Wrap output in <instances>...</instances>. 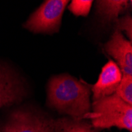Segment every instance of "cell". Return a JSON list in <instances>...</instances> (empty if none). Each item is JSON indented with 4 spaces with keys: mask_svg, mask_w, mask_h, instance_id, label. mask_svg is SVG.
<instances>
[{
    "mask_svg": "<svg viewBox=\"0 0 132 132\" xmlns=\"http://www.w3.org/2000/svg\"><path fill=\"white\" fill-rule=\"evenodd\" d=\"M89 84L64 74L52 77L47 85V104L61 114L86 119L91 111Z\"/></svg>",
    "mask_w": 132,
    "mask_h": 132,
    "instance_id": "obj_1",
    "label": "cell"
},
{
    "mask_svg": "<svg viewBox=\"0 0 132 132\" xmlns=\"http://www.w3.org/2000/svg\"><path fill=\"white\" fill-rule=\"evenodd\" d=\"M86 119H90L92 126L99 130L116 127L132 131V106L114 93L93 101L92 110Z\"/></svg>",
    "mask_w": 132,
    "mask_h": 132,
    "instance_id": "obj_2",
    "label": "cell"
},
{
    "mask_svg": "<svg viewBox=\"0 0 132 132\" xmlns=\"http://www.w3.org/2000/svg\"><path fill=\"white\" fill-rule=\"evenodd\" d=\"M69 1L47 0L30 15L24 27L34 33H55L60 28L63 14Z\"/></svg>",
    "mask_w": 132,
    "mask_h": 132,
    "instance_id": "obj_3",
    "label": "cell"
},
{
    "mask_svg": "<svg viewBox=\"0 0 132 132\" xmlns=\"http://www.w3.org/2000/svg\"><path fill=\"white\" fill-rule=\"evenodd\" d=\"M55 119L27 109L12 112L0 127V132H54Z\"/></svg>",
    "mask_w": 132,
    "mask_h": 132,
    "instance_id": "obj_4",
    "label": "cell"
},
{
    "mask_svg": "<svg viewBox=\"0 0 132 132\" xmlns=\"http://www.w3.org/2000/svg\"><path fill=\"white\" fill-rule=\"evenodd\" d=\"M104 50L120 69L123 75H132V44L117 29L104 44Z\"/></svg>",
    "mask_w": 132,
    "mask_h": 132,
    "instance_id": "obj_5",
    "label": "cell"
},
{
    "mask_svg": "<svg viewBox=\"0 0 132 132\" xmlns=\"http://www.w3.org/2000/svg\"><path fill=\"white\" fill-rule=\"evenodd\" d=\"M123 74L118 65L109 60L101 69L98 80L94 85H89L93 93V101L114 94L120 83Z\"/></svg>",
    "mask_w": 132,
    "mask_h": 132,
    "instance_id": "obj_6",
    "label": "cell"
},
{
    "mask_svg": "<svg viewBox=\"0 0 132 132\" xmlns=\"http://www.w3.org/2000/svg\"><path fill=\"white\" fill-rule=\"evenodd\" d=\"M23 96L24 89L19 80L0 65V109L20 101Z\"/></svg>",
    "mask_w": 132,
    "mask_h": 132,
    "instance_id": "obj_7",
    "label": "cell"
},
{
    "mask_svg": "<svg viewBox=\"0 0 132 132\" xmlns=\"http://www.w3.org/2000/svg\"><path fill=\"white\" fill-rule=\"evenodd\" d=\"M131 1H97V13L102 20L105 22L116 21L119 18V15L125 11L130 10Z\"/></svg>",
    "mask_w": 132,
    "mask_h": 132,
    "instance_id": "obj_8",
    "label": "cell"
},
{
    "mask_svg": "<svg viewBox=\"0 0 132 132\" xmlns=\"http://www.w3.org/2000/svg\"><path fill=\"white\" fill-rule=\"evenodd\" d=\"M86 119L63 117L55 119L54 132H99Z\"/></svg>",
    "mask_w": 132,
    "mask_h": 132,
    "instance_id": "obj_9",
    "label": "cell"
},
{
    "mask_svg": "<svg viewBox=\"0 0 132 132\" xmlns=\"http://www.w3.org/2000/svg\"><path fill=\"white\" fill-rule=\"evenodd\" d=\"M115 93L124 102L132 105V75H123Z\"/></svg>",
    "mask_w": 132,
    "mask_h": 132,
    "instance_id": "obj_10",
    "label": "cell"
},
{
    "mask_svg": "<svg viewBox=\"0 0 132 132\" xmlns=\"http://www.w3.org/2000/svg\"><path fill=\"white\" fill-rule=\"evenodd\" d=\"M93 1L86 0H74L72 1L68 7L69 10L75 16H84L86 17L92 6Z\"/></svg>",
    "mask_w": 132,
    "mask_h": 132,
    "instance_id": "obj_11",
    "label": "cell"
},
{
    "mask_svg": "<svg viewBox=\"0 0 132 132\" xmlns=\"http://www.w3.org/2000/svg\"><path fill=\"white\" fill-rule=\"evenodd\" d=\"M116 28L119 31L125 32L126 35L128 36L129 40L132 39V18L130 15H125L120 18H118L116 21Z\"/></svg>",
    "mask_w": 132,
    "mask_h": 132,
    "instance_id": "obj_12",
    "label": "cell"
}]
</instances>
